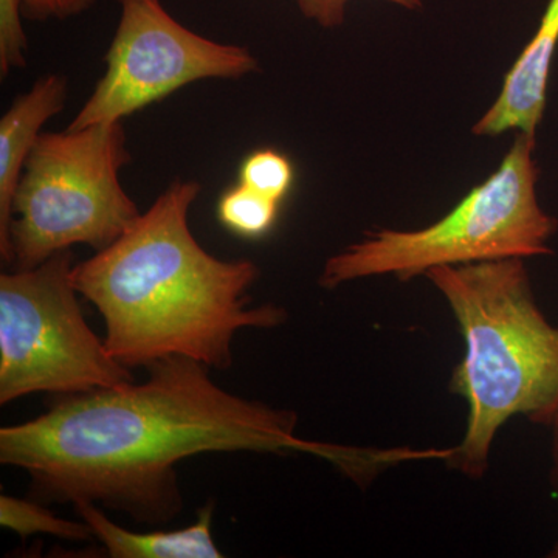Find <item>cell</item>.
<instances>
[{"label":"cell","mask_w":558,"mask_h":558,"mask_svg":"<svg viewBox=\"0 0 558 558\" xmlns=\"http://www.w3.org/2000/svg\"><path fill=\"white\" fill-rule=\"evenodd\" d=\"M535 137L517 135L497 171L438 222L418 230H377L330 256L318 284L336 289L363 278L400 281L435 267L527 259L553 253L557 220L539 205Z\"/></svg>","instance_id":"cell-4"},{"label":"cell","mask_w":558,"mask_h":558,"mask_svg":"<svg viewBox=\"0 0 558 558\" xmlns=\"http://www.w3.org/2000/svg\"><path fill=\"white\" fill-rule=\"evenodd\" d=\"M549 428L553 429V484L558 497V413Z\"/></svg>","instance_id":"cell-17"},{"label":"cell","mask_w":558,"mask_h":558,"mask_svg":"<svg viewBox=\"0 0 558 558\" xmlns=\"http://www.w3.org/2000/svg\"><path fill=\"white\" fill-rule=\"evenodd\" d=\"M119 2L121 16L106 53V73L68 130L119 123L196 81L240 80L259 68L245 47L216 43L183 27L160 0Z\"/></svg>","instance_id":"cell-7"},{"label":"cell","mask_w":558,"mask_h":558,"mask_svg":"<svg viewBox=\"0 0 558 558\" xmlns=\"http://www.w3.org/2000/svg\"><path fill=\"white\" fill-rule=\"evenodd\" d=\"M464 339L451 391L468 402V424L450 461L472 480L490 464L502 425L515 416L550 427L558 413V326L539 310L524 259L428 270Z\"/></svg>","instance_id":"cell-3"},{"label":"cell","mask_w":558,"mask_h":558,"mask_svg":"<svg viewBox=\"0 0 558 558\" xmlns=\"http://www.w3.org/2000/svg\"><path fill=\"white\" fill-rule=\"evenodd\" d=\"M21 0H0V75L25 68L27 36L22 27Z\"/></svg>","instance_id":"cell-14"},{"label":"cell","mask_w":558,"mask_h":558,"mask_svg":"<svg viewBox=\"0 0 558 558\" xmlns=\"http://www.w3.org/2000/svg\"><path fill=\"white\" fill-rule=\"evenodd\" d=\"M240 178L242 185L281 204L292 189L295 171L292 161L284 154L274 149H259L244 160Z\"/></svg>","instance_id":"cell-13"},{"label":"cell","mask_w":558,"mask_h":558,"mask_svg":"<svg viewBox=\"0 0 558 558\" xmlns=\"http://www.w3.org/2000/svg\"><path fill=\"white\" fill-rule=\"evenodd\" d=\"M131 160L123 123L40 134L13 199L11 252L33 269L72 245L109 247L140 218L120 183Z\"/></svg>","instance_id":"cell-5"},{"label":"cell","mask_w":558,"mask_h":558,"mask_svg":"<svg viewBox=\"0 0 558 558\" xmlns=\"http://www.w3.org/2000/svg\"><path fill=\"white\" fill-rule=\"evenodd\" d=\"M22 13L32 20H65L84 13L94 5L95 0H21Z\"/></svg>","instance_id":"cell-16"},{"label":"cell","mask_w":558,"mask_h":558,"mask_svg":"<svg viewBox=\"0 0 558 558\" xmlns=\"http://www.w3.org/2000/svg\"><path fill=\"white\" fill-rule=\"evenodd\" d=\"M550 557L558 558V542L557 545L554 546L553 553H550Z\"/></svg>","instance_id":"cell-18"},{"label":"cell","mask_w":558,"mask_h":558,"mask_svg":"<svg viewBox=\"0 0 558 558\" xmlns=\"http://www.w3.org/2000/svg\"><path fill=\"white\" fill-rule=\"evenodd\" d=\"M278 209L279 202L240 183L220 196L218 218L233 233L255 240L269 233L277 222Z\"/></svg>","instance_id":"cell-11"},{"label":"cell","mask_w":558,"mask_h":558,"mask_svg":"<svg viewBox=\"0 0 558 558\" xmlns=\"http://www.w3.org/2000/svg\"><path fill=\"white\" fill-rule=\"evenodd\" d=\"M73 255L0 277V403L36 392L80 395L134 381L87 325L73 286Z\"/></svg>","instance_id":"cell-6"},{"label":"cell","mask_w":558,"mask_h":558,"mask_svg":"<svg viewBox=\"0 0 558 558\" xmlns=\"http://www.w3.org/2000/svg\"><path fill=\"white\" fill-rule=\"evenodd\" d=\"M301 13L323 28H337L344 22L349 0H296ZM403 9H421V0H387Z\"/></svg>","instance_id":"cell-15"},{"label":"cell","mask_w":558,"mask_h":558,"mask_svg":"<svg viewBox=\"0 0 558 558\" xmlns=\"http://www.w3.org/2000/svg\"><path fill=\"white\" fill-rule=\"evenodd\" d=\"M557 47L558 0H549L537 32L506 75L497 100L473 126V134L497 137L517 131L535 137L545 116L550 68Z\"/></svg>","instance_id":"cell-8"},{"label":"cell","mask_w":558,"mask_h":558,"mask_svg":"<svg viewBox=\"0 0 558 558\" xmlns=\"http://www.w3.org/2000/svg\"><path fill=\"white\" fill-rule=\"evenodd\" d=\"M199 193V183L175 180L119 240L73 267L76 292L100 311L106 348L126 368L183 355L229 369L240 330L288 318L275 304L250 306L255 263L201 247L189 226Z\"/></svg>","instance_id":"cell-2"},{"label":"cell","mask_w":558,"mask_h":558,"mask_svg":"<svg viewBox=\"0 0 558 558\" xmlns=\"http://www.w3.org/2000/svg\"><path fill=\"white\" fill-rule=\"evenodd\" d=\"M68 80L61 75L43 76L22 94L0 120V256L13 264L11 222L13 199L25 163L35 148L44 124L64 109Z\"/></svg>","instance_id":"cell-9"},{"label":"cell","mask_w":558,"mask_h":558,"mask_svg":"<svg viewBox=\"0 0 558 558\" xmlns=\"http://www.w3.org/2000/svg\"><path fill=\"white\" fill-rule=\"evenodd\" d=\"M0 524L16 532L22 538H27L32 534H50L75 542L94 538L90 527L84 521L78 523L60 519L36 502L7 495L0 497Z\"/></svg>","instance_id":"cell-12"},{"label":"cell","mask_w":558,"mask_h":558,"mask_svg":"<svg viewBox=\"0 0 558 558\" xmlns=\"http://www.w3.org/2000/svg\"><path fill=\"white\" fill-rule=\"evenodd\" d=\"M145 384L65 395L47 413L0 429V462L24 469L40 497L101 502L145 523L182 510L175 465L202 453L314 454L355 481L398 464L366 450L296 436V414L231 395L183 355L150 363Z\"/></svg>","instance_id":"cell-1"},{"label":"cell","mask_w":558,"mask_h":558,"mask_svg":"<svg viewBox=\"0 0 558 558\" xmlns=\"http://www.w3.org/2000/svg\"><path fill=\"white\" fill-rule=\"evenodd\" d=\"M94 538L113 558H220L211 535L213 505L201 510L196 523L179 531L132 532L108 519L94 502L75 505Z\"/></svg>","instance_id":"cell-10"}]
</instances>
